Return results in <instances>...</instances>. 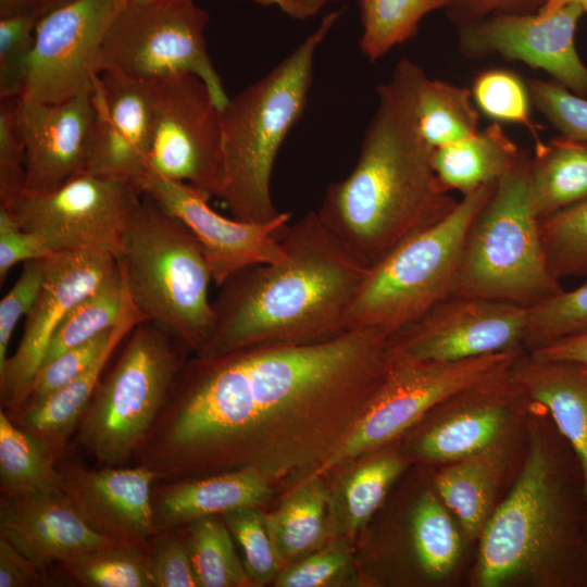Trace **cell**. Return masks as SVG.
<instances>
[{
	"label": "cell",
	"instance_id": "cell-1",
	"mask_svg": "<svg viewBox=\"0 0 587 587\" xmlns=\"http://www.w3.org/2000/svg\"><path fill=\"white\" fill-rule=\"evenodd\" d=\"M390 335L362 326L312 344L193 354L133 460L155 484L245 467L272 478L321 465L385 379Z\"/></svg>",
	"mask_w": 587,
	"mask_h": 587
},
{
	"label": "cell",
	"instance_id": "cell-2",
	"mask_svg": "<svg viewBox=\"0 0 587 587\" xmlns=\"http://www.w3.org/2000/svg\"><path fill=\"white\" fill-rule=\"evenodd\" d=\"M424 72L408 59L377 88L378 104L351 173L326 188L319 217L369 267L455 207L433 165L415 113Z\"/></svg>",
	"mask_w": 587,
	"mask_h": 587
},
{
	"label": "cell",
	"instance_id": "cell-3",
	"mask_svg": "<svg viewBox=\"0 0 587 587\" xmlns=\"http://www.w3.org/2000/svg\"><path fill=\"white\" fill-rule=\"evenodd\" d=\"M279 239V260L250 265L218 287L211 334L195 354L312 344L349 329V312L371 267L327 229L316 211L287 225Z\"/></svg>",
	"mask_w": 587,
	"mask_h": 587
},
{
	"label": "cell",
	"instance_id": "cell-4",
	"mask_svg": "<svg viewBox=\"0 0 587 587\" xmlns=\"http://www.w3.org/2000/svg\"><path fill=\"white\" fill-rule=\"evenodd\" d=\"M521 467L478 539L477 587H587V497L579 460L533 403Z\"/></svg>",
	"mask_w": 587,
	"mask_h": 587
},
{
	"label": "cell",
	"instance_id": "cell-5",
	"mask_svg": "<svg viewBox=\"0 0 587 587\" xmlns=\"http://www.w3.org/2000/svg\"><path fill=\"white\" fill-rule=\"evenodd\" d=\"M342 11L326 14L289 55L221 110L223 164L217 198L232 217L265 223L279 215L271 195L274 163L305 110L315 51Z\"/></svg>",
	"mask_w": 587,
	"mask_h": 587
},
{
	"label": "cell",
	"instance_id": "cell-6",
	"mask_svg": "<svg viewBox=\"0 0 587 587\" xmlns=\"http://www.w3.org/2000/svg\"><path fill=\"white\" fill-rule=\"evenodd\" d=\"M128 300L141 319L192 354L214 321L211 272L188 226L147 193L133 211L116 255Z\"/></svg>",
	"mask_w": 587,
	"mask_h": 587
},
{
	"label": "cell",
	"instance_id": "cell-7",
	"mask_svg": "<svg viewBox=\"0 0 587 587\" xmlns=\"http://www.w3.org/2000/svg\"><path fill=\"white\" fill-rule=\"evenodd\" d=\"M530 160L521 152L474 218L454 295L529 308L563 290L545 253L530 193Z\"/></svg>",
	"mask_w": 587,
	"mask_h": 587
},
{
	"label": "cell",
	"instance_id": "cell-8",
	"mask_svg": "<svg viewBox=\"0 0 587 587\" xmlns=\"http://www.w3.org/2000/svg\"><path fill=\"white\" fill-rule=\"evenodd\" d=\"M190 354L149 322L138 323L130 330L75 433L78 445L100 467L124 466L133 460Z\"/></svg>",
	"mask_w": 587,
	"mask_h": 587
},
{
	"label": "cell",
	"instance_id": "cell-9",
	"mask_svg": "<svg viewBox=\"0 0 587 587\" xmlns=\"http://www.w3.org/2000/svg\"><path fill=\"white\" fill-rule=\"evenodd\" d=\"M496 184L464 195L444 218L372 267L349 312L348 328L392 333L452 295L467 232Z\"/></svg>",
	"mask_w": 587,
	"mask_h": 587
},
{
	"label": "cell",
	"instance_id": "cell-10",
	"mask_svg": "<svg viewBox=\"0 0 587 587\" xmlns=\"http://www.w3.org/2000/svg\"><path fill=\"white\" fill-rule=\"evenodd\" d=\"M208 12L193 0L127 1L103 40L98 70L158 82L192 74L211 91L220 110L229 101L208 53Z\"/></svg>",
	"mask_w": 587,
	"mask_h": 587
},
{
	"label": "cell",
	"instance_id": "cell-11",
	"mask_svg": "<svg viewBox=\"0 0 587 587\" xmlns=\"http://www.w3.org/2000/svg\"><path fill=\"white\" fill-rule=\"evenodd\" d=\"M522 350L452 362L391 359L385 379L360 417L312 475H321L395 440L452 394L510 367Z\"/></svg>",
	"mask_w": 587,
	"mask_h": 587
},
{
	"label": "cell",
	"instance_id": "cell-12",
	"mask_svg": "<svg viewBox=\"0 0 587 587\" xmlns=\"http://www.w3.org/2000/svg\"><path fill=\"white\" fill-rule=\"evenodd\" d=\"M142 193L133 183L84 172L49 191H24L5 209L55 252L96 249L116 258Z\"/></svg>",
	"mask_w": 587,
	"mask_h": 587
},
{
	"label": "cell",
	"instance_id": "cell-13",
	"mask_svg": "<svg viewBox=\"0 0 587 587\" xmlns=\"http://www.w3.org/2000/svg\"><path fill=\"white\" fill-rule=\"evenodd\" d=\"M510 367L429 410L415 424L420 428L410 454L445 465L524 437L534 401L511 376Z\"/></svg>",
	"mask_w": 587,
	"mask_h": 587
},
{
	"label": "cell",
	"instance_id": "cell-14",
	"mask_svg": "<svg viewBox=\"0 0 587 587\" xmlns=\"http://www.w3.org/2000/svg\"><path fill=\"white\" fill-rule=\"evenodd\" d=\"M154 85V123L145 179L183 182L217 197L222 125L221 110L210 89L192 74L175 75Z\"/></svg>",
	"mask_w": 587,
	"mask_h": 587
},
{
	"label": "cell",
	"instance_id": "cell-15",
	"mask_svg": "<svg viewBox=\"0 0 587 587\" xmlns=\"http://www.w3.org/2000/svg\"><path fill=\"white\" fill-rule=\"evenodd\" d=\"M527 308L450 295L392 332V360L452 362L524 349Z\"/></svg>",
	"mask_w": 587,
	"mask_h": 587
},
{
	"label": "cell",
	"instance_id": "cell-16",
	"mask_svg": "<svg viewBox=\"0 0 587 587\" xmlns=\"http://www.w3.org/2000/svg\"><path fill=\"white\" fill-rule=\"evenodd\" d=\"M128 0H72L39 17L21 97L61 102L89 93L107 33Z\"/></svg>",
	"mask_w": 587,
	"mask_h": 587
},
{
	"label": "cell",
	"instance_id": "cell-17",
	"mask_svg": "<svg viewBox=\"0 0 587 587\" xmlns=\"http://www.w3.org/2000/svg\"><path fill=\"white\" fill-rule=\"evenodd\" d=\"M116 267L112 253L96 249L61 251L47 258L43 285L25 317L22 338L0 370V404L10 417L25 403L48 346L68 311Z\"/></svg>",
	"mask_w": 587,
	"mask_h": 587
},
{
	"label": "cell",
	"instance_id": "cell-18",
	"mask_svg": "<svg viewBox=\"0 0 587 587\" xmlns=\"http://www.w3.org/2000/svg\"><path fill=\"white\" fill-rule=\"evenodd\" d=\"M583 15L576 4L550 14H490L462 25L460 46L471 57L498 53L541 68L570 91L586 97L587 67L575 46L576 27Z\"/></svg>",
	"mask_w": 587,
	"mask_h": 587
},
{
	"label": "cell",
	"instance_id": "cell-19",
	"mask_svg": "<svg viewBox=\"0 0 587 587\" xmlns=\"http://www.w3.org/2000/svg\"><path fill=\"white\" fill-rule=\"evenodd\" d=\"M141 190L193 233L217 288L235 273L277 261L284 253L279 238L290 220L289 212H280L265 223H249L215 212L209 205L210 195L183 182L148 177Z\"/></svg>",
	"mask_w": 587,
	"mask_h": 587
},
{
	"label": "cell",
	"instance_id": "cell-20",
	"mask_svg": "<svg viewBox=\"0 0 587 587\" xmlns=\"http://www.w3.org/2000/svg\"><path fill=\"white\" fill-rule=\"evenodd\" d=\"M95 122L87 173L141 189L154 123V82L103 72L93 82Z\"/></svg>",
	"mask_w": 587,
	"mask_h": 587
},
{
	"label": "cell",
	"instance_id": "cell-21",
	"mask_svg": "<svg viewBox=\"0 0 587 587\" xmlns=\"http://www.w3.org/2000/svg\"><path fill=\"white\" fill-rule=\"evenodd\" d=\"M61 490L98 534L149 552L158 533L152 511L154 474L145 466L90 469L61 459Z\"/></svg>",
	"mask_w": 587,
	"mask_h": 587
},
{
	"label": "cell",
	"instance_id": "cell-22",
	"mask_svg": "<svg viewBox=\"0 0 587 587\" xmlns=\"http://www.w3.org/2000/svg\"><path fill=\"white\" fill-rule=\"evenodd\" d=\"M15 121L25 150L24 191H49L86 172L95 122L91 92L54 103L17 97Z\"/></svg>",
	"mask_w": 587,
	"mask_h": 587
},
{
	"label": "cell",
	"instance_id": "cell-23",
	"mask_svg": "<svg viewBox=\"0 0 587 587\" xmlns=\"http://www.w3.org/2000/svg\"><path fill=\"white\" fill-rule=\"evenodd\" d=\"M0 538L48 566L120 545L95 532L61 489L18 497L1 495Z\"/></svg>",
	"mask_w": 587,
	"mask_h": 587
},
{
	"label": "cell",
	"instance_id": "cell-24",
	"mask_svg": "<svg viewBox=\"0 0 587 587\" xmlns=\"http://www.w3.org/2000/svg\"><path fill=\"white\" fill-rule=\"evenodd\" d=\"M271 494L268 478L252 467L154 484V525L158 533L183 528L205 516L259 507Z\"/></svg>",
	"mask_w": 587,
	"mask_h": 587
},
{
	"label": "cell",
	"instance_id": "cell-25",
	"mask_svg": "<svg viewBox=\"0 0 587 587\" xmlns=\"http://www.w3.org/2000/svg\"><path fill=\"white\" fill-rule=\"evenodd\" d=\"M526 395L541 404L576 453L587 497V365L540 360L522 350L510 367Z\"/></svg>",
	"mask_w": 587,
	"mask_h": 587
},
{
	"label": "cell",
	"instance_id": "cell-26",
	"mask_svg": "<svg viewBox=\"0 0 587 587\" xmlns=\"http://www.w3.org/2000/svg\"><path fill=\"white\" fill-rule=\"evenodd\" d=\"M526 433V430H525ZM525 436L486 451L445 464L434 488L457 520L469 541L478 540L498 505V496Z\"/></svg>",
	"mask_w": 587,
	"mask_h": 587
},
{
	"label": "cell",
	"instance_id": "cell-27",
	"mask_svg": "<svg viewBox=\"0 0 587 587\" xmlns=\"http://www.w3.org/2000/svg\"><path fill=\"white\" fill-rule=\"evenodd\" d=\"M138 323L141 320L129 302L117 334L83 374L51 394L24 403L10 419L43 444L58 461L63 459L108 362Z\"/></svg>",
	"mask_w": 587,
	"mask_h": 587
},
{
	"label": "cell",
	"instance_id": "cell-28",
	"mask_svg": "<svg viewBox=\"0 0 587 587\" xmlns=\"http://www.w3.org/2000/svg\"><path fill=\"white\" fill-rule=\"evenodd\" d=\"M521 151L494 124L474 135L434 149L433 165L442 187L467 195L497 183L515 163Z\"/></svg>",
	"mask_w": 587,
	"mask_h": 587
},
{
	"label": "cell",
	"instance_id": "cell-29",
	"mask_svg": "<svg viewBox=\"0 0 587 587\" xmlns=\"http://www.w3.org/2000/svg\"><path fill=\"white\" fill-rule=\"evenodd\" d=\"M529 184L539 220L587 200V142L561 137L536 143Z\"/></svg>",
	"mask_w": 587,
	"mask_h": 587
},
{
	"label": "cell",
	"instance_id": "cell-30",
	"mask_svg": "<svg viewBox=\"0 0 587 587\" xmlns=\"http://www.w3.org/2000/svg\"><path fill=\"white\" fill-rule=\"evenodd\" d=\"M327 504L325 484L320 475H311L284 499L276 511L266 515L283 564L310 554L322 544Z\"/></svg>",
	"mask_w": 587,
	"mask_h": 587
},
{
	"label": "cell",
	"instance_id": "cell-31",
	"mask_svg": "<svg viewBox=\"0 0 587 587\" xmlns=\"http://www.w3.org/2000/svg\"><path fill=\"white\" fill-rule=\"evenodd\" d=\"M58 459L0 410V491L18 497L61 489Z\"/></svg>",
	"mask_w": 587,
	"mask_h": 587
},
{
	"label": "cell",
	"instance_id": "cell-32",
	"mask_svg": "<svg viewBox=\"0 0 587 587\" xmlns=\"http://www.w3.org/2000/svg\"><path fill=\"white\" fill-rule=\"evenodd\" d=\"M415 113L422 136L434 148L479 130V116L471 91L425 75L416 89Z\"/></svg>",
	"mask_w": 587,
	"mask_h": 587
},
{
	"label": "cell",
	"instance_id": "cell-33",
	"mask_svg": "<svg viewBox=\"0 0 587 587\" xmlns=\"http://www.w3.org/2000/svg\"><path fill=\"white\" fill-rule=\"evenodd\" d=\"M126 304V289L117 264L96 289L68 311L48 346L42 364L112 329L122 319Z\"/></svg>",
	"mask_w": 587,
	"mask_h": 587
},
{
	"label": "cell",
	"instance_id": "cell-34",
	"mask_svg": "<svg viewBox=\"0 0 587 587\" xmlns=\"http://www.w3.org/2000/svg\"><path fill=\"white\" fill-rule=\"evenodd\" d=\"M411 534L417 562L425 575L433 580L448 577L461 557V532L435 488L424 491L417 499Z\"/></svg>",
	"mask_w": 587,
	"mask_h": 587
},
{
	"label": "cell",
	"instance_id": "cell-35",
	"mask_svg": "<svg viewBox=\"0 0 587 587\" xmlns=\"http://www.w3.org/2000/svg\"><path fill=\"white\" fill-rule=\"evenodd\" d=\"M452 0H358L363 34L361 52L375 62L395 46L413 38L422 18Z\"/></svg>",
	"mask_w": 587,
	"mask_h": 587
},
{
	"label": "cell",
	"instance_id": "cell-36",
	"mask_svg": "<svg viewBox=\"0 0 587 587\" xmlns=\"http://www.w3.org/2000/svg\"><path fill=\"white\" fill-rule=\"evenodd\" d=\"M232 533L221 515L199 519L186 526V539L200 587L252 586L238 559Z\"/></svg>",
	"mask_w": 587,
	"mask_h": 587
},
{
	"label": "cell",
	"instance_id": "cell-37",
	"mask_svg": "<svg viewBox=\"0 0 587 587\" xmlns=\"http://www.w3.org/2000/svg\"><path fill=\"white\" fill-rule=\"evenodd\" d=\"M63 574L85 587H152L149 552L113 546L58 563Z\"/></svg>",
	"mask_w": 587,
	"mask_h": 587
},
{
	"label": "cell",
	"instance_id": "cell-38",
	"mask_svg": "<svg viewBox=\"0 0 587 587\" xmlns=\"http://www.w3.org/2000/svg\"><path fill=\"white\" fill-rule=\"evenodd\" d=\"M405 467L407 459L390 452L372 458L348 477L344 489V511L347 530L351 535L364 527Z\"/></svg>",
	"mask_w": 587,
	"mask_h": 587
},
{
	"label": "cell",
	"instance_id": "cell-39",
	"mask_svg": "<svg viewBox=\"0 0 587 587\" xmlns=\"http://www.w3.org/2000/svg\"><path fill=\"white\" fill-rule=\"evenodd\" d=\"M548 264L559 278L587 274V200L539 220Z\"/></svg>",
	"mask_w": 587,
	"mask_h": 587
},
{
	"label": "cell",
	"instance_id": "cell-40",
	"mask_svg": "<svg viewBox=\"0 0 587 587\" xmlns=\"http://www.w3.org/2000/svg\"><path fill=\"white\" fill-rule=\"evenodd\" d=\"M587 332V282L527 308L524 350L539 349Z\"/></svg>",
	"mask_w": 587,
	"mask_h": 587
},
{
	"label": "cell",
	"instance_id": "cell-41",
	"mask_svg": "<svg viewBox=\"0 0 587 587\" xmlns=\"http://www.w3.org/2000/svg\"><path fill=\"white\" fill-rule=\"evenodd\" d=\"M243 552V566L252 585L262 586L280 573L283 562L271 536L266 514L258 507L221 515Z\"/></svg>",
	"mask_w": 587,
	"mask_h": 587
},
{
	"label": "cell",
	"instance_id": "cell-42",
	"mask_svg": "<svg viewBox=\"0 0 587 587\" xmlns=\"http://www.w3.org/2000/svg\"><path fill=\"white\" fill-rule=\"evenodd\" d=\"M472 96L486 116L499 122L522 124L530 130L536 143L540 142L530 120V95L519 75L505 70L484 71L474 79Z\"/></svg>",
	"mask_w": 587,
	"mask_h": 587
},
{
	"label": "cell",
	"instance_id": "cell-43",
	"mask_svg": "<svg viewBox=\"0 0 587 587\" xmlns=\"http://www.w3.org/2000/svg\"><path fill=\"white\" fill-rule=\"evenodd\" d=\"M38 20L33 11L0 17V99L23 92Z\"/></svg>",
	"mask_w": 587,
	"mask_h": 587
},
{
	"label": "cell",
	"instance_id": "cell-44",
	"mask_svg": "<svg viewBox=\"0 0 587 587\" xmlns=\"http://www.w3.org/2000/svg\"><path fill=\"white\" fill-rule=\"evenodd\" d=\"M128 308L129 300L127 297V304L122 319L112 329L41 364L33 378L25 403L53 392L83 374L115 337Z\"/></svg>",
	"mask_w": 587,
	"mask_h": 587
},
{
	"label": "cell",
	"instance_id": "cell-45",
	"mask_svg": "<svg viewBox=\"0 0 587 587\" xmlns=\"http://www.w3.org/2000/svg\"><path fill=\"white\" fill-rule=\"evenodd\" d=\"M534 104L562 137L587 142V99L562 85L534 79L529 83Z\"/></svg>",
	"mask_w": 587,
	"mask_h": 587
},
{
	"label": "cell",
	"instance_id": "cell-46",
	"mask_svg": "<svg viewBox=\"0 0 587 587\" xmlns=\"http://www.w3.org/2000/svg\"><path fill=\"white\" fill-rule=\"evenodd\" d=\"M149 563L152 587H200L186 527L155 534L150 542Z\"/></svg>",
	"mask_w": 587,
	"mask_h": 587
},
{
	"label": "cell",
	"instance_id": "cell-47",
	"mask_svg": "<svg viewBox=\"0 0 587 587\" xmlns=\"http://www.w3.org/2000/svg\"><path fill=\"white\" fill-rule=\"evenodd\" d=\"M16 98L0 99V207L3 208L13 204L24 192L26 183L25 150L15 121Z\"/></svg>",
	"mask_w": 587,
	"mask_h": 587
},
{
	"label": "cell",
	"instance_id": "cell-48",
	"mask_svg": "<svg viewBox=\"0 0 587 587\" xmlns=\"http://www.w3.org/2000/svg\"><path fill=\"white\" fill-rule=\"evenodd\" d=\"M47 258L23 263V270L0 301V370L9 358L8 348L18 321L29 313L43 285Z\"/></svg>",
	"mask_w": 587,
	"mask_h": 587
},
{
	"label": "cell",
	"instance_id": "cell-49",
	"mask_svg": "<svg viewBox=\"0 0 587 587\" xmlns=\"http://www.w3.org/2000/svg\"><path fill=\"white\" fill-rule=\"evenodd\" d=\"M349 554L345 548L333 546L310 553L288 566L275 578L278 587H321L335 582L347 569Z\"/></svg>",
	"mask_w": 587,
	"mask_h": 587
},
{
	"label": "cell",
	"instance_id": "cell-50",
	"mask_svg": "<svg viewBox=\"0 0 587 587\" xmlns=\"http://www.w3.org/2000/svg\"><path fill=\"white\" fill-rule=\"evenodd\" d=\"M57 253L40 236L21 227L14 215L0 207V284L18 263Z\"/></svg>",
	"mask_w": 587,
	"mask_h": 587
},
{
	"label": "cell",
	"instance_id": "cell-51",
	"mask_svg": "<svg viewBox=\"0 0 587 587\" xmlns=\"http://www.w3.org/2000/svg\"><path fill=\"white\" fill-rule=\"evenodd\" d=\"M52 583L48 565L29 559L0 538V587H42Z\"/></svg>",
	"mask_w": 587,
	"mask_h": 587
},
{
	"label": "cell",
	"instance_id": "cell-52",
	"mask_svg": "<svg viewBox=\"0 0 587 587\" xmlns=\"http://www.w3.org/2000/svg\"><path fill=\"white\" fill-rule=\"evenodd\" d=\"M545 2L546 0H452L447 9L449 15L463 25L496 13H534Z\"/></svg>",
	"mask_w": 587,
	"mask_h": 587
},
{
	"label": "cell",
	"instance_id": "cell-53",
	"mask_svg": "<svg viewBox=\"0 0 587 587\" xmlns=\"http://www.w3.org/2000/svg\"><path fill=\"white\" fill-rule=\"evenodd\" d=\"M540 360L573 361L587 365V332L528 352Z\"/></svg>",
	"mask_w": 587,
	"mask_h": 587
},
{
	"label": "cell",
	"instance_id": "cell-54",
	"mask_svg": "<svg viewBox=\"0 0 587 587\" xmlns=\"http://www.w3.org/2000/svg\"><path fill=\"white\" fill-rule=\"evenodd\" d=\"M245 1V0H241ZM268 7L277 5L282 12L291 18L303 21L316 15L326 4L338 0H248Z\"/></svg>",
	"mask_w": 587,
	"mask_h": 587
},
{
	"label": "cell",
	"instance_id": "cell-55",
	"mask_svg": "<svg viewBox=\"0 0 587 587\" xmlns=\"http://www.w3.org/2000/svg\"><path fill=\"white\" fill-rule=\"evenodd\" d=\"M29 0H0V17L30 12Z\"/></svg>",
	"mask_w": 587,
	"mask_h": 587
},
{
	"label": "cell",
	"instance_id": "cell-56",
	"mask_svg": "<svg viewBox=\"0 0 587 587\" xmlns=\"http://www.w3.org/2000/svg\"><path fill=\"white\" fill-rule=\"evenodd\" d=\"M569 4H576L580 7L584 14H587V0H546L537 12L541 14H550Z\"/></svg>",
	"mask_w": 587,
	"mask_h": 587
},
{
	"label": "cell",
	"instance_id": "cell-57",
	"mask_svg": "<svg viewBox=\"0 0 587 587\" xmlns=\"http://www.w3.org/2000/svg\"><path fill=\"white\" fill-rule=\"evenodd\" d=\"M72 0H29L30 10L39 17Z\"/></svg>",
	"mask_w": 587,
	"mask_h": 587
},
{
	"label": "cell",
	"instance_id": "cell-58",
	"mask_svg": "<svg viewBox=\"0 0 587 587\" xmlns=\"http://www.w3.org/2000/svg\"><path fill=\"white\" fill-rule=\"evenodd\" d=\"M130 2H137V3H146V2H152V1H158V0H128Z\"/></svg>",
	"mask_w": 587,
	"mask_h": 587
}]
</instances>
